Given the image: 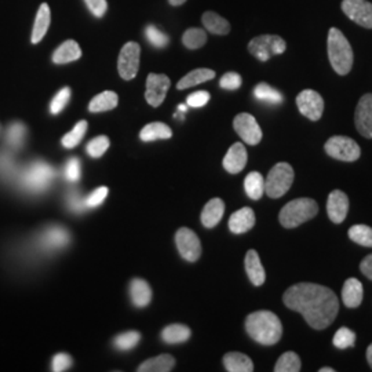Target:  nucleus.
Instances as JSON below:
<instances>
[{
    "label": "nucleus",
    "instance_id": "nucleus-37",
    "mask_svg": "<svg viewBox=\"0 0 372 372\" xmlns=\"http://www.w3.org/2000/svg\"><path fill=\"white\" fill-rule=\"evenodd\" d=\"M301 359L294 352H287L280 356L276 363L275 371L276 372H300L301 371Z\"/></svg>",
    "mask_w": 372,
    "mask_h": 372
},
{
    "label": "nucleus",
    "instance_id": "nucleus-16",
    "mask_svg": "<svg viewBox=\"0 0 372 372\" xmlns=\"http://www.w3.org/2000/svg\"><path fill=\"white\" fill-rule=\"evenodd\" d=\"M349 211V197L342 190H333L327 200V213L334 224H342Z\"/></svg>",
    "mask_w": 372,
    "mask_h": 372
},
{
    "label": "nucleus",
    "instance_id": "nucleus-6",
    "mask_svg": "<svg viewBox=\"0 0 372 372\" xmlns=\"http://www.w3.org/2000/svg\"><path fill=\"white\" fill-rule=\"evenodd\" d=\"M287 50V43L277 35H262L248 43V51L260 61L266 62L273 55H280Z\"/></svg>",
    "mask_w": 372,
    "mask_h": 372
},
{
    "label": "nucleus",
    "instance_id": "nucleus-24",
    "mask_svg": "<svg viewBox=\"0 0 372 372\" xmlns=\"http://www.w3.org/2000/svg\"><path fill=\"white\" fill-rule=\"evenodd\" d=\"M81 57V50L75 40L63 41L52 54V62L62 65L68 62H73Z\"/></svg>",
    "mask_w": 372,
    "mask_h": 372
},
{
    "label": "nucleus",
    "instance_id": "nucleus-14",
    "mask_svg": "<svg viewBox=\"0 0 372 372\" xmlns=\"http://www.w3.org/2000/svg\"><path fill=\"white\" fill-rule=\"evenodd\" d=\"M170 86L171 80L166 75L150 73L146 79V92H145L148 104L153 108L160 106L167 95Z\"/></svg>",
    "mask_w": 372,
    "mask_h": 372
},
{
    "label": "nucleus",
    "instance_id": "nucleus-27",
    "mask_svg": "<svg viewBox=\"0 0 372 372\" xmlns=\"http://www.w3.org/2000/svg\"><path fill=\"white\" fill-rule=\"evenodd\" d=\"M215 77V72L211 70V69H207V68H200V69H195L192 70L190 73H188L186 76H184L178 84H177V88L178 90H186V88H190V87H195L197 84H202L204 81H208V80H213Z\"/></svg>",
    "mask_w": 372,
    "mask_h": 372
},
{
    "label": "nucleus",
    "instance_id": "nucleus-46",
    "mask_svg": "<svg viewBox=\"0 0 372 372\" xmlns=\"http://www.w3.org/2000/svg\"><path fill=\"white\" fill-rule=\"evenodd\" d=\"M108 192L109 189L106 186H101L98 189H95L87 199H86V206L87 208H94V207H98L104 203V200L106 199L108 196Z\"/></svg>",
    "mask_w": 372,
    "mask_h": 372
},
{
    "label": "nucleus",
    "instance_id": "nucleus-12",
    "mask_svg": "<svg viewBox=\"0 0 372 372\" xmlns=\"http://www.w3.org/2000/svg\"><path fill=\"white\" fill-rule=\"evenodd\" d=\"M233 127L240 138L248 145H258L262 139V130L255 117L250 113L237 115L233 120Z\"/></svg>",
    "mask_w": 372,
    "mask_h": 372
},
{
    "label": "nucleus",
    "instance_id": "nucleus-22",
    "mask_svg": "<svg viewBox=\"0 0 372 372\" xmlns=\"http://www.w3.org/2000/svg\"><path fill=\"white\" fill-rule=\"evenodd\" d=\"M246 272H247L251 283L257 287L262 286L266 280L265 269H264L261 260H260V255L255 250H250L246 255Z\"/></svg>",
    "mask_w": 372,
    "mask_h": 372
},
{
    "label": "nucleus",
    "instance_id": "nucleus-19",
    "mask_svg": "<svg viewBox=\"0 0 372 372\" xmlns=\"http://www.w3.org/2000/svg\"><path fill=\"white\" fill-rule=\"evenodd\" d=\"M255 225V214L250 207H244L232 214L229 218V229L235 235H243Z\"/></svg>",
    "mask_w": 372,
    "mask_h": 372
},
{
    "label": "nucleus",
    "instance_id": "nucleus-4",
    "mask_svg": "<svg viewBox=\"0 0 372 372\" xmlns=\"http://www.w3.org/2000/svg\"><path fill=\"white\" fill-rule=\"evenodd\" d=\"M319 213V206L313 199L302 197L287 203L279 215L280 224L284 228H297L304 222L312 219Z\"/></svg>",
    "mask_w": 372,
    "mask_h": 372
},
{
    "label": "nucleus",
    "instance_id": "nucleus-50",
    "mask_svg": "<svg viewBox=\"0 0 372 372\" xmlns=\"http://www.w3.org/2000/svg\"><path fill=\"white\" fill-rule=\"evenodd\" d=\"M88 10L91 11V14L97 18H101L105 15L106 10H108V3L106 0H84Z\"/></svg>",
    "mask_w": 372,
    "mask_h": 372
},
{
    "label": "nucleus",
    "instance_id": "nucleus-25",
    "mask_svg": "<svg viewBox=\"0 0 372 372\" xmlns=\"http://www.w3.org/2000/svg\"><path fill=\"white\" fill-rule=\"evenodd\" d=\"M131 301L137 308H145L152 300V290L149 284L142 279H134L130 283Z\"/></svg>",
    "mask_w": 372,
    "mask_h": 372
},
{
    "label": "nucleus",
    "instance_id": "nucleus-20",
    "mask_svg": "<svg viewBox=\"0 0 372 372\" xmlns=\"http://www.w3.org/2000/svg\"><path fill=\"white\" fill-rule=\"evenodd\" d=\"M363 295H364V290L360 280L351 277L345 282L344 288H342V301L345 306L351 309L359 308L363 302Z\"/></svg>",
    "mask_w": 372,
    "mask_h": 372
},
{
    "label": "nucleus",
    "instance_id": "nucleus-39",
    "mask_svg": "<svg viewBox=\"0 0 372 372\" xmlns=\"http://www.w3.org/2000/svg\"><path fill=\"white\" fill-rule=\"evenodd\" d=\"M349 239L363 247H372V228L367 225H355L349 229Z\"/></svg>",
    "mask_w": 372,
    "mask_h": 372
},
{
    "label": "nucleus",
    "instance_id": "nucleus-26",
    "mask_svg": "<svg viewBox=\"0 0 372 372\" xmlns=\"http://www.w3.org/2000/svg\"><path fill=\"white\" fill-rule=\"evenodd\" d=\"M224 366L226 371L229 372H253L254 364L253 360L239 352H231L226 353L224 358Z\"/></svg>",
    "mask_w": 372,
    "mask_h": 372
},
{
    "label": "nucleus",
    "instance_id": "nucleus-21",
    "mask_svg": "<svg viewBox=\"0 0 372 372\" xmlns=\"http://www.w3.org/2000/svg\"><path fill=\"white\" fill-rule=\"evenodd\" d=\"M50 22H51V11L47 3H43L36 14L35 18V23H33V29H32V37L30 41L33 44H37L39 41H41V39L46 36L48 28H50Z\"/></svg>",
    "mask_w": 372,
    "mask_h": 372
},
{
    "label": "nucleus",
    "instance_id": "nucleus-35",
    "mask_svg": "<svg viewBox=\"0 0 372 372\" xmlns=\"http://www.w3.org/2000/svg\"><path fill=\"white\" fill-rule=\"evenodd\" d=\"M182 43L189 50H196L207 43V33L200 28H190L182 36Z\"/></svg>",
    "mask_w": 372,
    "mask_h": 372
},
{
    "label": "nucleus",
    "instance_id": "nucleus-47",
    "mask_svg": "<svg viewBox=\"0 0 372 372\" xmlns=\"http://www.w3.org/2000/svg\"><path fill=\"white\" fill-rule=\"evenodd\" d=\"M65 177L68 181L75 182L80 178V161L76 156L70 157L65 166Z\"/></svg>",
    "mask_w": 372,
    "mask_h": 372
},
{
    "label": "nucleus",
    "instance_id": "nucleus-29",
    "mask_svg": "<svg viewBox=\"0 0 372 372\" xmlns=\"http://www.w3.org/2000/svg\"><path fill=\"white\" fill-rule=\"evenodd\" d=\"M171 137H173L171 128L160 121L146 124L139 133V138L145 142H152L156 139H168Z\"/></svg>",
    "mask_w": 372,
    "mask_h": 372
},
{
    "label": "nucleus",
    "instance_id": "nucleus-34",
    "mask_svg": "<svg viewBox=\"0 0 372 372\" xmlns=\"http://www.w3.org/2000/svg\"><path fill=\"white\" fill-rule=\"evenodd\" d=\"M254 95L257 99L266 102V104H272V105H277L283 102V94L280 91H277L276 88L271 87L266 83H260L255 88H254Z\"/></svg>",
    "mask_w": 372,
    "mask_h": 372
},
{
    "label": "nucleus",
    "instance_id": "nucleus-42",
    "mask_svg": "<svg viewBox=\"0 0 372 372\" xmlns=\"http://www.w3.org/2000/svg\"><path fill=\"white\" fill-rule=\"evenodd\" d=\"M356 344V334L346 329V327H342L337 331V334L334 335V345L338 348V349H348V348H353Z\"/></svg>",
    "mask_w": 372,
    "mask_h": 372
},
{
    "label": "nucleus",
    "instance_id": "nucleus-28",
    "mask_svg": "<svg viewBox=\"0 0 372 372\" xmlns=\"http://www.w3.org/2000/svg\"><path fill=\"white\" fill-rule=\"evenodd\" d=\"M119 104V97L116 92L113 91H104L98 95H95L90 105H88V110L91 113H99V112H106V110H112L117 106Z\"/></svg>",
    "mask_w": 372,
    "mask_h": 372
},
{
    "label": "nucleus",
    "instance_id": "nucleus-17",
    "mask_svg": "<svg viewBox=\"0 0 372 372\" xmlns=\"http://www.w3.org/2000/svg\"><path fill=\"white\" fill-rule=\"evenodd\" d=\"M247 164V150L240 142L233 144L224 157V167L231 174H237L243 171Z\"/></svg>",
    "mask_w": 372,
    "mask_h": 372
},
{
    "label": "nucleus",
    "instance_id": "nucleus-15",
    "mask_svg": "<svg viewBox=\"0 0 372 372\" xmlns=\"http://www.w3.org/2000/svg\"><path fill=\"white\" fill-rule=\"evenodd\" d=\"M355 123L363 137L372 138V94H366L360 98L356 108Z\"/></svg>",
    "mask_w": 372,
    "mask_h": 372
},
{
    "label": "nucleus",
    "instance_id": "nucleus-31",
    "mask_svg": "<svg viewBox=\"0 0 372 372\" xmlns=\"http://www.w3.org/2000/svg\"><path fill=\"white\" fill-rule=\"evenodd\" d=\"M175 366V360L170 355H160L153 359L144 362L139 367V372H168L171 371Z\"/></svg>",
    "mask_w": 372,
    "mask_h": 372
},
{
    "label": "nucleus",
    "instance_id": "nucleus-53",
    "mask_svg": "<svg viewBox=\"0 0 372 372\" xmlns=\"http://www.w3.org/2000/svg\"><path fill=\"white\" fill-rule=\"evenodd\" d=\"M367 360H369V364H370V367L372 369V344L369 346V349H367Z\"/></svg>",
    "mask_w": 372,
    "mask_h": 372
},
{
    "label": "nucleus",
    "instance_id": "nucleus-9",
    "mask_svg": "<svg viewBox=\"0 0 372 372\" xmlns=\"http://www.w3.org/2000/svg\"><path fill=\"white\" fill-rule=\"evenodd\" d=\"M139 54L141 47L138 43L128 41L123 46L117 61V69L124 80H133L137 76L139 69Z\"/></svg>",
    "mask_w": 372,
    "mask_h": 372
},
{
    "label": "nucleus",
    "instance_id": "nucleus-52",
    "mask_svg": "<svg viewBox=\"0 0 372 372\" xmlns=\"http://www.w3.org/2000/svg\"><path fill=\"white\" fill-rule=\"evenodd\" d=\"M360 271H362V273H363L366 277H369L370 280H372V254L367 255V257L362 261V264H360Z\"/></svg>",
    "mask_w": 372,
    "mask_h": 372
},
{
    "label": "nucleus",
    "instance_id": "nucleus-10",
    "mask_svg": "<svg viewBox=\"0 0 372 372\" xmlns=\"http://www.w3.org/2000/svg\"><path fill=\"white\" fill-rule=\"evenodd\" d=\"M297 106L300 112L312 121L322 119L324 112V99L315 90H304L297 97Z\"/></svg>",
    "mask_w": 372,
    "mask_h": 372
},
{
    "label": "nucleus",
    "instance_id": "nucleus-54",
    "mask_svg": "<svg viewBox=\"0 0 372 372\" xmlns=\"http://www.w3.org/2000/svg\"><path fill=\"white\" fill-rule=\"evenodd\" d=\"M168 1H170L171 6H181V4H184L186 0H168Z\"/></svg>",
    "mask_w": 372,
    "mask_h": 372
},
{
    "label": "nucleus",
    "instance_id": "nucleus-33",
    "mask_svg": "<svg viewBox=\"0 0 372 372\" xmlns=\"http://www.w3.org/2000/svg\"><path fill=\"white\" fill-rule=\"evenodd\" d=\"M244 189H246V193L250 199L260 200L265 193V178L257 171L250 173L246 177Z\"/></svg>",
    "mask_w": 372,
    "mask_h": 372
},
{
    "label": "nucleus",
    "instance_id": "nucleus-40",
    "mask_svg": "<svg viewBox=\"0 0 372 372\" xmlns=\"http://www.w3.org/2000/svg\"><path fill=\"white\" fill-rule=\"evenodd\" d=\"M141 340V334L137 333V331H128V333H123L120 335H117L113 341L115 344V348L119 349V351H130L133 348H135L138 345Z\"/></svg>",
    "mask_w": 372,
    "mask_h": 372
},
{
    "label": "nucleus",
    "instance_id": "nucleus-56",
    "mask_svg": "<svg viewBox=\"0 0 372 372\" xmlns=\"http://www.w3.org/2000/svg\"><path fill=\"white\" fill-rule=\"evenodd\" d=\"M178 110H179V112H186V105H179V106H178Z\"/></svg>",
    "mask_w": 372,
    "mask_h": 372
},
{
    "label": "nucleus",
    "instance_id": "nucleus-8",
    "mask_svg": "<svg viewBox=\"0 0 372 372\" xmlns=\"http://www.w3.org/2000/svg\"><path fill=\"white\" fill-rule=\"evenodd\" d=\"M324 149L329 156L341 161H356L362 155L359 144L355 139L344 135L331 137L326 142Z\"/></svg>",
    "mask_w": 372,
    "mask_h": 372
},
{
    "label": "nucleus",
    "instance_id": "nucleus-43",
    "mask_svg": "<svg viewBox=\"0 0 372 372\" xmlns=\"http://www.w3.org/2000/svg\"><path fill=\"white\" fill-rule=\"evenodd\" d=\"M70 95H72V91H70L69 87L61 88V90L57 92V95L52 98L51 104H50V112H51L52 115L61 113V112L65 109V106L69 104Z\"/></svg>",
    "mask_w": 372,
    "mask_h": 372
},
{
    "label": "nucleus",
    "instance_id": "nucleus-2",
    "mask_svg": "<svg viewBox=\"0 0 372 372\" xmlns=\"http://www.w3.org/2000/svg\"><path fill=\"white\" fill-rule=\"evenodd\" d=\"M246 330L255 342L265 346L276 345L283 335L280 319L269 311L251 313L246 320Z\"/></svg>",
    "mask_w": 372,
    "mask_h": 372
},
{
    "label": "nucleus",
    "instance_id": "nucleus-49",
    "mask_svg": "<svg viewBox=\"0 0 372 372\" xmlns=\"http://www.w3.org/2000/svg\"><path fill=\"white\" fill-rule=\"evenodd\" d=\"M208 101H210V92L196 91L188 97L186 104H188V106H192V108H202V106L207 105Z\"/></svg>",
    "mask_w": 372,
    "mask_h": 372
},
{
    "label": "nucleus",
    "instance_id": "nucleus-18",
    "mask_svg": "<svg viewBox=\"0 0 372 372\" xmlns=\"http://www.w3.org/2000/svg\"><path fill=\"white\" fill-rule=\"evenodd\" d=\"M69 242H70V236L68 231L58 225L48 226L41 233V246L48 250H58V248L66 247Z\"/></svg>",
    "mask_w": 372,
    "mask_h": 372
},
{
    "label": "nucleus",
    "instance_id": "nucleus-11",
    "mask_svg": "<svg viewBox=\"0 0 372 372\" xmlns=\"http://www.w3.org/2000/svg\"><path fill=\"white\" fill-rule=\"evenodd\" d=\"M175 243L179 254L189 262H196L202 255V244L197 235L188 229L181 228L175 235Z\"/></svg>",
    "mask_w": 372,
    "mask_h": 372
},
{
    "label": "nucleus",
    "instance_id": "nucleus-51",
    "mask_svg": "<svg viewBox=\"0 0 372 372\" xmlns=\"http://www.w3.org/2000/svg\"><path fill=\"white\" fill-rule=\"evenodd\" d=\"M68 204H69L70 210L75 211V213H77V214L81 213V211H84V210L87 208L86 200H83V197H81L79 193H76V192H72V193L69 195V197H68Z\"/></svg>",
    "mask_w": 372,
    "mask_h": 372
},
{
    "label": "nucleus",
    "instance_id": "nucleus-55",
    "mask_svg": "<svg viewBox=\"0 0 372 372\" xmlns=\"http://www.w3.org/2000/svg\"><path fill=\"white\" fill-rule=\"evenodd\" d=\"M335 370L330 369V367H324V369H320V372H334Z\"/></svg>",
    "mask_w": 372,
    "mask_h": 372
},
{
    "label": "nucleus",
    "instance_id": "nucleus-41",
    "mask_svg": "<svg viewBox=\"0 0 372 372\" xmlns=\"http://www.w3.org/2000/svg\"><path fill=\"white\" fill-rule=\"evenodd\" d=\"M145 36H146V40L156 48H163L170 41L168 36L164 32H161L159 28H156L155 25H148L146 26Z\"/></svg>",
    "mask_w": 372,
    "mask_h": 372
},
{
    "label": "nucleus",
    "instance_id": "nucleus-3",
    "mask_svg": "<svg viewBox=\"0 0 372 372\" xmlns=\"http://www.w3.org/2000/svg\"><path fill=\"white\" fill-rule=\"evenodd\" d=\"M327 51L334 70L341 76L348 75L353 66V50L349 40L337 28H331L329 32Z\"/></svg>",
    "mask_w": 372,
    "mask_h": 372
},
{
    "label": "nucleus",
    "instance_id": "nucleus-45",
    "mask_svg": "<svg viewBox=\"0 0 372 372\" xmlns=\"http://www.w3.org/2000/svg\"><path fill=\"white\" fill-rule=\"evenodd\" d=\"M242 76L236 72H229V73H225L221 80H219V86L221 88L224 90H237L240 88L242 86Z\"/></svg>",
    "mask_w": 372,
    "mask_h": 372
},
{
    "label": "nucleus",
    "instance_id": "nucleus-13",
    "mask_svg": "<svg viewBox=\"0 0 372 372\" xmlns=\"http://www.w3.org/2000/svg\"><path fill=\"white\" fill-rule=\"evenodd\" d=\"M341 7L351 21L372 29V3L369 0H344Z\"/></svg>",
    "mask_w": 372,
    "mask_h": 372
},
{
    "label": "nucleus",
    "instance_id": "nucleus-48",
    "mask_svg": "<svg viewBox=\"0 0 372 372\" xmlns=\"http://www.w3.org/2000/svg\"><path fill=\"white\" fill-rule=\"evenodd\" d=\"M72 358L66 353H58L52 359V371L62 372L69 370L72 367Z\"/></svg>",
    "mask_w": 372,
    "mask_h": 372
},
{
    "label": "nucleus",
    "instance_id": "nucleus-32",
    "mask_svg": "<svg viewBox=\"0 0 372 372\" xmlns=\"http://www.w3.org/2000/svg\"><path fill=\"white\" fill-rule=\"evenodd\" d=\"M190 330L189 327L184 324H171L166 327L161 333V340L166 344L174 345V344H184L190 338Z\"/></svg>",
    "mask_w": 372,
    "mask_h": 372
},
{
    "label": "nucleus",
    "instance_id": "nucleus-23",
    "mask_svg": "<svg viewBox=\"0 0 372 372\" xmlns=\"http://www.w3.org/2000/svg\"><path fill=\"white\" fill-rule=\"evenodd\" d=\"M224 213H225V203L218 197L211 199L203 208L202 224L206 228H214L222 219Z\"/></svg>",
    "mask_w": 372,
    "mask_h": 372
},
{
    "label": "nucleus",
    "instance_id": "nucleus-7",
    "mask_svg": "<svg viewBox=\"0 0 372 372\" xmlns=\"http://www.w3.org/2000/svg\"><path fill=\"white\" fill-rule=\"evenodd\" d=\"M54 179V168L44 161H35L22 175L23 186L30 192H44Z\"/></svg>",
    "mask_w": 372,
    "mask_h": 372
},
{
    "label": "nucleus",
    "instance_id": "nucleus-36",
    "mask_svg": "<svg viewBox=\"0 0 372 372\" xmlns=\"http://www.w3.org/2000/svg\"><path fill=\"white\" fill-rule=\"evenodd\" d=\"M86 131H87V121H86V120H80V121L73 127L72 131H69L68 134L63 135V138H62V141H61L62 145H63V148H66V149H73V148H76V146L81 142V139L84 138Z\"/></svg>",
    "mask_w": 372,
    "mask_h": 372
},
{
    "label": "nucleus",
    "instance_id": "nucleus-30",
    "mask_svg": "<svg viewBox=\"0 0 372 372\" xmlns=\"http://www.w3.org/2000/svg\"><path fill=\"white\" fill-rule=\"evenodd\" d=\"M202 21L204 28L214 35H228L231 32V23L214 11H206Z\"/></svg>",
    "mask_w": 372,
    "mask_h": 372
},
{
    "label": "nucleus",
    "instance_id": "nucleus-44",
    "mask_svg": "<svg viewBox=\"0 0 372 372\" xmlns=\"http://www.w3.org/2000/svg\"><path fill=\"white\" fill-rule=\"evenodd\" d=\"M108 148H109V138L105 135H99L87 144V153L91 157L98 159L108 150Z\"/></svg>",
    "mask_w": 372,
    "mask_h": 372
},
{
    "label": "nucleus",
    "instance_id": "nucleus-38",
    "mask_svg": "<svg viewBox=\"0 0 372 372\" xmlns=\"http://www.w3.org/2000/svg\"><path fill=\"white\" fill-rule=\"evenodd\" d=\"M25 137H26V127L22 123L17 121L8 126L6 133V141L10 146L21 148L25 141Z\"/></svg>",
    "mask_w": 372,
    "mask_h": 372
},
{
    "label": "nucleus",
    "instance_id": "nucleus-5",
    "mask_svg": "<svg viewBox=\"0 0 372 372\" xmlns=\"http://www.w3.org/2000/svg\"><path fill=\"white\" fill-rule=\"evenodd\" d=\"M294 182V170L288 163H277L265 179V193L272 199L284 196Z\"/></svg>",
    "mask_w": 372,
    "mask_h": 372
},
{
    "label": "nucleus",
    "instance_id": "nucleus-1",
    "mask_svg": "<svg viewBox=\"0 0 372 372\" xmlns=\"http://www.w3.org/2000/svg\"><path fill=\"white\" fill-rule=\"evenodd\" d=\"M284 305L304 316L315 330L327 329L340 312V301L335 293L315 283H300L291 286L283 297Z\"/></svg>",
    "mask_w": 372,
    "mask_h": 372
}]
</instances>
